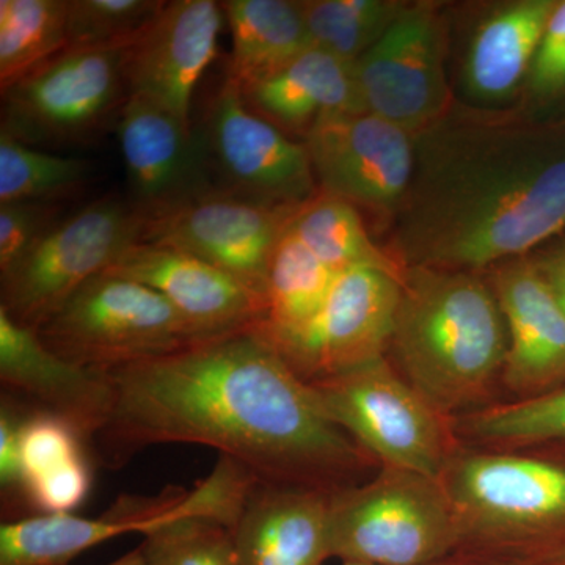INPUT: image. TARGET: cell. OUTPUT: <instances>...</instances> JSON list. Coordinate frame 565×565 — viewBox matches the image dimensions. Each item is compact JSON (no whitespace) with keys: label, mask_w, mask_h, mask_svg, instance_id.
<instances>
[{"label":"cell","mask_w":565,"mask_h":565,"mask_svg":"<svg viewBox=\"0 0 565 565\" xmlns=\"http://www.w3.org/2000/svg\"><path fill=\"white\" fill-rule=\"evenodd\" d=\"M114 405L93 440L118 470L154 445H199L256 481L338 492L379 468L332 422L258 326L109 371Z\"/></svg>","instance_id":"6da1fadb"},{"label":"cell","mask_w":565,"mask_h":565,"mask_svg":"<svg viewBox=\"0 0 565 565\" xmlns=\"http://www.w3.org/2000/svg\"><path fill=\"white\" fill-rule=\"evenodd\" d=\"M414 140L386 245L405 269L489 273L565 228V115L455 104Z\"/></svg>","instance_id":"7a4b0ae2"},{"label":"cell","mask_w":565,"mask_h":565,"mask_svg":"<svg viewBox=\"0 0 565 565\" xmlns=\"http://www.w3.org/2000/svg\"><path fill=\"white\" fill-rule=\"evenodd\" d=\"M508 329L482 274L407 267L388 359L441 414L498 403Z\"/></svg>","instance_id":"3957f363"},{"label":"cell","mask_w":565,"mask_h":565,"mask_svg":"<svg viewBox=\"0 0 565 565\" xmlns=\"http://www.w3.org/2000/svg\"><path fill=\"white\" fill-rule=\"evenodd\" d=\"M438 479L456 516L452 555L541 565L565 552L564 460L460 444Z\"/></svg>","instance_id":"277c9868"},{"label":"cell","mask_w":565,"mask_h":565,"mask_svg":"<svg viewBox=\"0 0 565 565\" xmlns=\"http://www.w3.org/2000/svg\"><path fill=\"white\" fill-rule=\"evenodd\" d=\"M330 550L341 563L430 565L451 556L457 523L440 479L381 467L332 493Z\"/></svg>","instance_id":"5b68a950"},{"label":"cell","mask_w":565,"mask_h":565,"mask_svg":"<svg viewBox=\"0 0 565 565\" xmlns=\"http://www.w3.org/2000/svg\"><path fill=\"white\" fill-rule=\"evenodd\" d=\"M310 385L326 414L379 468L438 479L460 448L455 419L408 384L388 356Z\"/></svg>","instance_id":"8992f818"},{"label":"cell","mask_w":565,"mask_h":565,"mask_svg":"<svg viewBox=\"0 0 565 565\" xmlns=\"http://www.w3.org/2000/svg\"><path fill=\"white\" fill-rule=\"evenodd\" d=\"M39 334L62 359L103 373L199 341L161 294L109 273L82 285Z\"/></svg>","instance_id":"52a82bcc"},{"label":"cell","mask_w":565,"mask_h":565,"mask_svg":"<svg viewBox=\"0 0 565 565\" xmlns=\"http://www.w3.org/2000/svg\"><path fill=\"white\" fill-rule=\"evenodd\" d=\"M147 214L120 199L98 200L58 222L0 277V310L39 332L82 285L143 241Z\"/></svg>","instance_id":"ba28073f"},{"label":"cell","mask_w":565,"mask_h":565,"mask_svg":"<svg viewBox=\"0 0 565 565\" xmlns=\"http://www.w3.org/2000/svg\"><path fill=\"white\" fill-rule=\"evenodd\" d=\"M438 2H407L381 40L353 63L363 109L412 136L455 107L449 21Z\"/></svg>","instance_id":"9c48e42d"},{"label":"cell","mask_w":565,"mask_h":565,"mask_svg":"<svg viewBox=\"0 0 565 565\" xmlns=\"http://www.w3.org/2000/svg\"><path fill=\"white\" fill-rule=\"evenodd\" d=\"M125 50H65L2 92V129L28 145L92 136L128 98Z\"/></svg>","instance_id":"30bf717a"},{"label":"cell","mask_w":565,"mask_h":565,"mask_svg":"<svg viewBox=\"0 0 565 565\" xmlns=\"http://www.w3.org/2000/svg\"><path fill=\"white\" fill-rule=\"evenodd\" d=\"M401 291L403 280L385 270L351 267L310 321L267 338L307 384L337 377L388 355Z\"/></svg>","instance_id":"8fae6325"},{"label":"cell","mask_w":565,"mask_h":565,"mask_svg":"<svg viewBox=\"0 0 565 565\" xmlns=\"http://www.w3.org/2000/svg\"><path fill=\"white\" fill-rule=\"evenodd\" d=\"M303 143L319 191L353 204L392 228L414 174L411 132L360 111L319 121Z\"/></svg>","instance_id":"7c38bea8"},{"label":"cell","mask_w":565,"mask_h":565,"mask_svg":"<svg viewBox=\"0 0 565 565\" xmlns=\"http://www.w3.org/2000/svg\"><path fill=\"white\" fill-rule=\"evenodd\" d=\"M296 210L195 192L147 214L141 243L196 256L266 297L270 259Z\"/></svg>","instance_id":"4fadbf2b"},{"label":"cell","mask_w":565,"mask_h":565,"mask_svg":"<svg viewBox=\"0 0 565 565\" xmlns=\"http://www.w3.org/2000/svg\"><path fill=\"white\" fill-rule=\"evenodd\" d=\"M207 141L233 195L299 207L319 192L305 143L248 109L241 85L230 77L212 103Z\"/></svg>","instance_id":"5bb4252c"},{"label":"cell","mask_w":565,"mask_h":565,"mask_svg":"<svg viewBox=\"0 0 565 565\" xmlns=\"http://www.w3.org/2000/svg\"><path fill=\"white\" fill-rule=\"evenodd\" d=\"M223 20L222 3L214 0L167 2L126 47L128 95L143 96L191 125L193 92L217 54Z\"/></svg>","instance_id":"9a60e30c"},{"label":"cell","mask_w":565,"mask_h":565,"mask_svg":"<svg viewBox=\"0 0 565 565\" xmlns=\"http://www.w3.org/2000/svg\"><path fill=\"white\" fill-rule=\"evenodd\" d=\"M106 273L139 281L161 294L199 341L266 321V297L218 267L177 248L136 244Z\"/></svg>","instance_id":"2e32d148"},{"label":"cell","mask_w":565,"mask_h":565,"mask_svg":"<svg viewBox=\"0 0 565 565\" xmlns=\"http://www.w3.org/2000/svg\"><path fill=\"white\" fill-rule=\"evenodd\" d=\"M0 384L2 394L70 423L92 445L109 422L114 385L109 373L62 359L39 332L0 310Z\"/></svg>","instance_id":"e0dca14e"},{"label":"cell","mask_w":565,"mask_h":565,"mask_svg":"<svg viewBox=\"0 0 565 565\" xmlns=\"http://www.w3.org/2000/svg\"><path fill=\"white\" fill-rule=\"evenodd\" d=\"M508 329L501 388L530 399L565 385V313L534 259L519 258L489 270Z\"/></svg>","instance_id":"ac0fdd59"},{"label":"cell","mask_w":565,"mask_h":565,"mask_svg":"<svg viewBox=\"0 0 565 565\" xmlns=\"http://www.w3.org/2000/svg\"><path fill=\"white\" fill-rule=\"evenodd\" d=\"M557 0L487 3L471 21L457 63L462 106L509 110L523 95L535 52Z\"/></svg>","instance_id":"d6986e66"},{"label":"cell","mask_w":565,"mask_h":565,"mask_svg":"<svg viewBox=\"0 0 565 565\" xmlns=\"http://www.w3.org/2000/svg\"><path fill=\"white\" fill-rule=\"evenodd\" d=\"M330 500L332 493L323 490L253 481L230 523L234 565H323L332 559Z\"/></svg>","instance_id":"ffe728a7"},{"label":"cell","mask_w":565,"mask_h":565,"mask_svg":"<svg viewBox=\"0 0 565 565\" xmlns=\"http://www.w3.org/2000/svg\"><path fill=\"white\" fill-rule=\"evenodd\" d=\"M118 141L132 203L145 214L199 192L202 148L191 125L139 95H128L118 118Z\"/></svg>","instance_id":"44dd1931"},{"label":"cell","mask_w":565,"mask_h":565,"mask_svg":"<svg viewBox=\"0 0 565 565\" xmlns=\"http://www.w3.org/2000/svg\"><path fill=\"white\" fill-rule=\"evenodd\" d=\"M253 478L241 465L218 457L214 470L184 504L141 534L148 565H234L230 523Z\"/></svg>","instance_id":"7402d4cb"},{"label":"cell","mask_w":565,"mask_h":565,"mask_svg":"<svg viewBox=\"0 0 565 565\" xmlns=\"http://www.w3.org/2000/svg\"><path fill=\"white\" fill-rule=\"evenodd\" d=\"M241 92L248 109L289 137L305 139L326 118L364 111L353 65L316 46Z\"/></svg>","instance_id":"603a6c76"},{"label":"cell","mask_w":565,"mask_h":565,"mask_svg":"<svg viewBox=\"0 0 565 565\" xmlns=\"http://www.w3.org/2000/svg\"><path fill=\"white\" fill-rule=\"evenodd\" d=\"M154 520L148 497L121 494L98 519L74 514L36 515L0 525V565H68L74 557L131 533Z\"/></svg>","instance_id":"cb8c5ba5"},{"label":"cell","mask_w":565,"mask_h":565,"mask_svg":"<svg viewBox=\"0 0 565 565\" xmlns=\"http://www.w3.org/2000/svg\"><path fill=\"white\" fill-rule=\"evenodd\" d=\"M223 13L232 32L230 79H262L313 47L300 0H226Z\"/></svg>","instance_id":"d4e9b609"},{"label":"cell","mask_w":565,"mask_h":565,"mask_svg":"<svg viewBox=\"0 0 565 565\" xmlns=\"http://www.w3.org/2000/svg\"><path fill=\"white\" fill-rule=\"evenodd\" d=\"M289 228L323 264L337 274L351 267H377L404 280L405 267L371 239L360 211L353 204L319 191L300 204Z\"/></svg>","instance_id":"484cf974"},{"label":"cell","mask_w":565,"mask_h":565,"mask_svg":"<svg viewBox=\"0 0 565 565\" xmlns=\"http://www.w3.org/2000/svg\"><path fill=\"white\" fill-rule=\"evenodd\" d=\"M460 444L520 451L565 444V385L530 399L498 403L456 416Z\"/></svg>","instance_id":"4316f807"},{"label":"cell","mask_w":565,"mask_h":565,"mask_svg":"<svg viewBox=\"0 0 565 565\" xmlns=\"http://www.w3.org/2000/svg\"><path fill=\"white\" fill-rule=\"evenodd\" d=\"M338 275L286 225L270 259L267 316L259 329L277 338L302 327L321 310Z\"/></svg>","instance_id":"83f0119b"},{"label":"cell","mask_w":565,"mask_h":565,"mask_svg":"<svg viewBox=\"0 0 565 565\" xmlns=\"http://www.w3.org/2000/svg\"><path fill=\"white\" fill-rule=\"evenodd\" d=\"M68 0H0V88L9 90L68 46Z\"/></svg>","instance_id":"f1b7e54d"},{"label":"cell","mask_w":565,"mask_h":565,"mask_svg":"<svg viewBox=\"0 0 565 565\" xmlns=\"http://www.w3.org/2000/svg\"><path fill=\"white\" fill-rule=\"evenodd\" d=\"M92 173L85 159L41 151L0 131V204L52 203L79 191Z\"/></svg>","instance_id":"f546056e"},{"label":"cell","mask_w":565,"mask_h":565,"mask_svg":"<svg viewBox=\"0 0 565 565\" xmlns=\"http://www.w3.org/2000/svg\"><path fill=\"white\" fill-rule=\"evenodd\" d=\"M313 46L355 63L399 17L401 0H300Z\"/></svg>","instance_id":"4dcf8cb0"},{"label":"cell","mask_w":565,"mask_h":565,"mask_svg":"<svg viewBox=\"0 0 565 565\" xmlns=\"http://www.w3.org/2000/svg\"><path fill=\"white\" fill-rule=\"evenodd\" d=\"M167 2L68 0L66 50H125L139 39Z\"/></svg>","instance_id":"1f68e13d"},{"label":"cell","mask_w":565,"mask_h":565,"mask_svg":"<svg viewBox=\"0 0 565 565\" xmlns=\"http://www.w3.org/2000/svg\"><path fill=\"white\" fill-rule=\"evenodd\" d=\"M522 99L530 111L565 106V0H557L546 22Z\"/></svg>","instance_id":"d6a6232c"},{"label":"cell","mask_w":565,"mask_h":565,"mask_svg":"<svg viewBox=\"0 0 565 565\" xmlns=\"http://www.w3.org/2000/svg\"><path fill=\"white\" fill-rule=\"evenodd\" d=\"M55 215L52 203L0 204V277L13 270L57 225Z\"/></svg>","instance_id":"836d02e7"},{"label":"cell","mask_w":565,"mask_h":565,"mask_svg":"<svg viewBox=\"0 0 565 565\" xmlns=\"http://www.w3.org/2000/svg\"><path fill=\"white\" fill-rule=\"evenodd\" d=\"M534 263L544 275L546 282L555 294L557 303L561 305L565 313V247L545 253L541 258L534 259Z\"/></svg>","instance_id":"e575fe53"},{"label":"cell","mask_w":565,"mask_h":565,"mask_svg":"<svg viewBox=\"0 0 565 565\" xmlns=\"http://www.w3.org/2000/svg\"><path fill=\"white\" fill-rule=\"evenodd\" d=\"M109 565H148L147 561H145L143 553H141L140 546L131 550V552L126 553L121 557H118L117 561Z\"/></svg>","instance_id":"d590c367"},{"label":"cell","mask_w":565,"mask_h":565,"mask_svg":"<svg viewBox=\"0 0 565 565\" xmlns=\"http://www.w3.org/2000/svg\"><path fill=\"white\" fill-rule=\"evenodd\" d=\"M430 565H500L486 563V561L471 559V557L451 555L444 557V559L437 561V563Z\"/></svg>","instance_id":"8d00e7d4"},{"label":"cell","mask_w":565,"mask_h":565,"mask_svg":"<svg viewBox=\"0 0 565 565\" xmlns=\"http://www.w3.org/2000/svg\"><path fill=\"white\" fill-rule=\"evenodd\" d=\"M541 565H565V552L553 556L552 559L545 561V563H542Z\"/></svg>","instance_id":"74e56055"},{"label":"cell","mask_w":565,"mask_h":565,"mask_svg":"<svg viewBox=\"0 0 565 565\" xmlns=\"http://www.w3.org/2000/svg\"><path fill=\"white\" fill-rule=\"evenodd\" d=\"M555 114H563V115H565V106L559 107V109L555 110Z\"/></svg>","instance_id":"f35d334b"},{"label":"cell","mask_w":565,"mask_h":565,"mask_svg":"<svg viewBox=\"0 0 565 565\" xmlns=\"http://www.w3.org/2000/svg\"><path fill=\"white\" fill-rule=\"evenodd\" d=\"M341 565H366V564H359V563H341Z\"/></svg>","instance_id":"ab89813d"}]
</instances>
